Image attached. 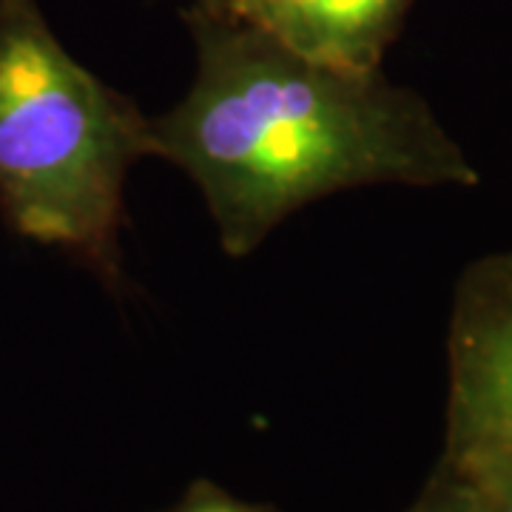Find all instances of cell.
Segmentation results:
<instances>
[{
	"label": "cell",
	"instance_id": "cell-1",
	"mask_svg": "<svg viewBox=\"0 0 512 512\" xmlns=\"http://www.w3.org/2000/svg\"><path fill=\"white\" fill-rule=\"evenodd\" d=\"M194 80L151 117L154 160L200 188L222 251L251 256L305 205L356 188H476L430 103L382 72L313 63L256 23L185 3Z\"/></svg>",
	"mask_w": 512,
	"mask_h": 512
},
{
	"label": "cell",
	"instance_id": "cell-2",
	"mask_svg": "<svg viewBox=\"0 0 512 512\" xmlns=\"http://www.w3.org/2000/svg\"><path fill=\"white\" fill-rule=\"evenodd\" d=\"M151 117L57 40L37 0H0V220L123 285L126 185Z\"/></svg>",
	"mask_w": 512,
	"mask_h": 512
},
{
	"label": "cell",
	"instance_id": "cell-3",
	"mask_svg": "<svg viewBox=\"0 0 512 512\" xmlns=\"http://www.w3.org/2000/svg\"><path fill=\"white\" fill-rule=\"evenodd\" d=\"M512 453V251L470 262L447 325L441 456Z\"/></svg>",
	"mask_w": 512,
	"mask_h": 512
},
{
	"label": "cell",
	"instance_id": "cell-4",
	"mask_svg": "<svg viewBox=\"0 0 512 512\" xmlns=\"http://www.w3.org/2000/svg\"><path fill=\"white\" fill-rule=\"evenodd\" d=\"M410 6L413 0H254L237 18L313 63L370 74L382 72Z\"/></svg>",
	"mask_w": 512,
	"mask_h": 512
},
{
	"label": "cell",
	"instance_id": "cell-5",
	"mask_svg": "<svg viewBox=\"0 0 512 512\" xmlns=\"http://www.w3.org/2000/svg\"><path fill=\"white\" fill-rule=\"evenodd\" d=\"M470 481L481 512H512V453L441 456Z\"/></svg>",
	"mask_w": 512,
	"mask_h": 512
},
{
	"label": "cell",
	"instance_id": "cell-6",
	"mask_svg": "<svg viewBox=\"0 0 512 512\" xmlns=\"http://www.w3.org/2000/svg\"><path fill=\"white\" fill-rule=\"evenodd\" d=\"M404 512H481V507L470 481L450 461L439 458L427 484Z\"/></svg>",
	"mask_w": 512,
	"mask_h": 512
},
{
	"label": "cell",
	"instance_id": "cell-7",
	"mask_svg": "<svg viewBox=\"0 0 512 512\" xmlns=\"http://www.w3.org/2000/svg\"><path fill=\"white\" fill-rule=\"evenodd\" d=\"M157 512H279L271 504H254V501H242L237 495H231L225 487L197 478L185 487L180 501H174L171 507Z\"/></svg>",
	"mask_w": 512,
	"mask_h": 512
},
{
	"label": "cell",
	"instance_id": "cell-8",
	"mask_svg": "<svg viewBox=\"0 0 512 512\" xmlns=\"http://www.w3.org/2000/svg\"><path fill=\"white\" fill-rule=\"evenodd\" d=\"M185 3H202V6H211V9H222V12L237 15L245 6H251L254 0H185Z\"/></svg>",
	"mask_w": 512,
	"mask_h": 512
}]
</instances>
